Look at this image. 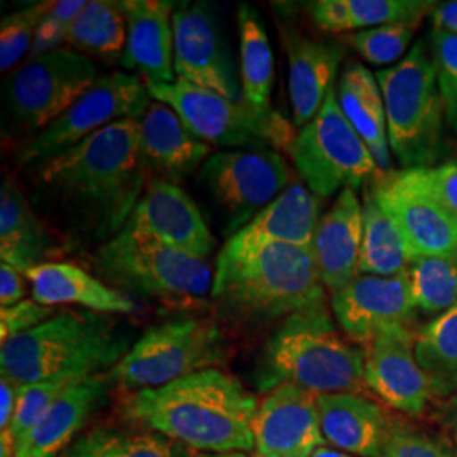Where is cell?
I'll return each mask as SVG.
<instances>
[{
	"label": "cell",
	"instance_id": "obj_50",
	"mask_svg": "<svg viewBox=\"0 0 457 457\" xmlns=\"http://www.w3.org/2000/svg\"><path fill=\"white\" fill-rule=\"evenodd\" d=\"M312 457H354L351 456V454H347V453H343V451H339V449H334V447H326V445H320Z\"/></svg>",
	"mask_w": 457,
	"mask_h": 457
},
{
	"label": "cell",
	"instance_id": "obj_23",
	"mask_svg": "<svg viewBox=\"0 0 457 457\" xmlns=\"http://www.w3.org/2000/svg\"><path fill=\"white\" fill-rule=\"evenodd\" d=\"M362 204L354 188H344L319 220L311 249L328 292L343 290L360 277Z\"/></svg>",
	"mask_w": 457,
	"mask_h": 457
},
{
	"label": "cell",
	"instance_id": "obj_39",
	"mask_svg": "<svg viewBox=\"0 0 457 457\" xmlns=\"http://www.w3.org/2000/svg\"><path fill=\"white\" fill-rule=\"evenodd\" d=\"M430 41L445 119L453 131L457 132V34L434 28Z\"/></svg>",
	"mask_w": 457,
	"mask_h": 457
},
{
	"label": "cell",
	"instance_id": "obj_44",
	"mask_svg": "<svg viewBox=\"0 0 457 457\" xmlns=\"http://www.w3.org/2000/svg\"><path fill=\"white\" fill-rule=\"evenodd\" d=\"M124 457H181L177 442L154 430L124 434Z\"/></svg>",
	"mask_w": 457,
	"mask_h": 457
},
{
	"label": "cell",
	"instance_id": "obj_37",
	"mask_svg": "<svg viewBox=\"0 0 457 457\" xmlns=\"http://www.w3.org/2000/svg\"><path fill=\"white\" fill-rule=\"evenodd\" d=\"M87 378V376H83ZM80 376H54L19 388L16 415L11 425V434L16 442V449L29 436L36 424L45 417L51 405L77 381Z\"/></svg>",
	"mask_w": 457,
	"mask_h": 457
},
{
	"label": "cell",
	"instance_id": "obj_13",
	"mask_svg": "<svg viewBox=\"0 0 457 457\" xmlns=\"http://www.w3.org/2000/svg\"><path fill=\"white\" fill-rule=\"evenodd\" d=\"M364 188L402 232L413 258L457 262V217L437 195L427 168L379 171Z\"/></svg>",
	"mask_w": 457,
	"mask_h": 457
},
{
	"label": "cell",
	"instance_id": "obj_25",
	"mask_svg": "<svg viewBox=\"0 0 457 457\" xmlns=\"http://www.w3.org/2000/svg\"><path fill=\"white\" fill-rule=\"evenodd\" d=\"M112 385L111 373L87 376L73 383L19 445L17 457L62 456L92 415L105 405Z\"/></svg>",
	"mask_w": 457,
	"mask_h": 457
},
{
	"label": "cell",
	"instance_id": "obj_31",
	"mask_svg": "<svg viewBox=\"0 0 457 457\" xmlns=\"http://www.w3.org/2000/svg\"><path fill=\"white\" fill-rule=\"evenodd\" d=\"M241 51V94L249 107L270 112L275 83V56L262 17L253 5L243 4L237 12Z\"/></svg>",
	"mask_w": 457,
	"mask_h": 457
},
{
	"label": "cell",
	"instance_id": "obj_15",
	"mask_svg": "<svg viewBox=\"0 0 457 457\" xmlns=\"http://www.w3.org/2000/svg\"><path fill=\"white\" fill-rule=\"evenodd\" d=\"M173 66L179 80L243 100L228 48L211 7L204 4H180L173 12Z\"/></svg>",
	"mask_w": 457,
	"mask_h": 457
},
{
	"label": "cell",
	"instance_id": "obj_6",
	"mask_svg": "<svg viewBox=\"0 0 457 457\" xmlns=\"http://www.w3.org/2000/svg\"><path fill=\"white\" fill-rule=\"evenodd\" d=\"M388 126V141L402 170L432 168L442 154L445 109L432 53L424 39L407 56L376 73Z\"/></svg>",
	"mask_w": 457,
	"mask_h": 457
},
{
	"label": "cell",
	"instance_id": "obj_41",
	"mask_svg": "<svg viewBox=\"0 0 457 457\" xmlns=\"http://www.w3.org/2000/svg\"><path fill=\"white\" fill-rule=\"evenodd\" d=\"M379 457H457L439 442L403 427H393Z\"/></svg>",
	"mask_w": 457,
	"mask_h": 457
},
{
	"label": "cell",
	"instance_id": "obj_29",
	"mask_svg": "<svg viewBox=\"0 0 457 457\" xmlns=\"http://www.w3.org/2000/svg\"><path fill=\"white\" fill-rule=\"evenodd\" d=\"M339 107L375 156L381 171H392V147L388 141L385 100L370 68L351 62L344 66L336 88Z\"/></svg>",
	"mask_w": 457,
	"mask_h": 457
},
{
	"label": "cell",
	"instance_id": "obj_40",
	"mask_svg": "<svg viewBox=\"0 0 457 457\" xmlns=\"http://www.w3.org/2000/svg\"><path fill=\"white\" fill-rule=\"evenodd\" d=\"M87 5V0H58L53 2L48 14L41 21L36 36H34L33 46L28 54V60H34L39 56H45L53 51H58L60 46L66 43L68 31L73 24V21L82 12Z\"/></svg>",
	"mask_w": 457,
	"mask_h": 457
},
{
	"label": "cell",
	"instance_id": "obj_11",
	"mask_svg": "<svg viewBox=\"0 0 457 457\" xmlns=\"http://www.w3.org/2000/svg\"><path fill=\"white\" fill-rule=\"evenodd\" d=\"M149 98L146 83L136 75L119 71L102 75L65 114L19 149L17 166L29 171L114 122L139 120L151 104Z\"/></svg>",
	"mask_w": 457,
	"mask_h": 457
},
{
	"label": "cell",
	"instance_id": "obj_35",
	"mask_svg": "<svg viewBox=\"0 0 457 457\" xmlns=\"http://www.w3.org/2000/svg\"><path fill=\"white\" fill-rule=\"evenodd\" d=\"M407 279L415 311L441 315L457 305V262L436 256L415 258Z\"/></svg>",
	"mask_w": 457,
	"mask_h": 457
},
{
	"label": "cell",
	"instance_id": "obj_19",
	"mask_svg": "<svg viewBox=\"0 0 457 457\" xmlns=\"http://www.w3.org/2000/svg\"><path fill=\"white\" fill-rule=\"evenodd\" d=\"M126 228L205 262L215 245L194 198L179 185L156 179L147 183Z\"/></svg>",
	"mask_w": 457,
	"mask_h": 457
},
{
	"label": "cell",
	"instance_id": "obj_28",
	"mask_svg": "<svg viewBox=\"0 0 457 457\" xmlns=\"http://www.w3.org/2000/svg\"><path fill=\"white\" fill-rule=\"evenodd\" d=\"M24 277L31 283L34 302L46 307L79 305L85 311L107 315L136 311V302L129 295L115 290L71 262H45L26 271Z\"/></svg>",
	"mask_w": 457,
	"mask_h": 457
},
{
	"label": "cell",
	"instance_id": "obj_24",
	"mask_svg": "<svg viewBox=\"0 0 457 457\" xmlns=\"http://www.w3.org/2000/svg\"><path fill=\"white\" fill-rule=\"evenodd\" d=\"M68 251L65 241L46 226L12 175L0 185V258L22 275Z\"/></svg>",
	"mask_w": 457,
	"mask_h": 457
},
{
	"label": "cell",
	"instance_id": "obj_26",
	"mask_svg": "<svg viewBox=\"0 0 457 457\" xmlns=\"http://www.w3.org/2000/svg\"><path fill=\"white\" fill-rule=\"evenodd\" d=\"M120 7L128 24V41L120 63L129 70H137L145 82H175V4L168 0H124Z\"/></svg>",
	"mask_w": 457,
	"mask_h": 457
},
{
	"label": "cell",
	"instance_id": "obj_47",
	"mask_svg": "<svg viewBox=\"0 0 457 457\" xmlns=\"http://www.w3.org/2000/svg\"><path fill=\"white\" fill-rule=\"evenodd\" d=\"M19 388L11 379L0 376V430L11 428L16 415Z\"/></svg>",
	"mask_w": 457,
	"mask_h": 457
},
{
	"label": "cell",
	"instance_id": "obj_32",
	"mask_svg": "<svg viewBox=\"0 0 457 457\" xmlns=\"http://www.w3.org/2000/svg\"><path fill=\"white\" fill-rule=\"evenodd\" d=\"M413 254L392 219L379 209L373 195L362 192L361 275L398 277L407 273Z\"/></svg>",
	"mask_w": 457,
	"mask_h": 457
},
{
	"label": "cell",
	"instance_id": "obj_17",
	"mask_svg": "<svg viewBox=\"0 0 457 457\" xmlns=\"http://www.w3.org/2000/svg\"><path fill=\"white\" fill-rule=\"evenodd\" d=\"M330 307L345 337L362 347L390 327L410 326L415 312L407 273L360 275L332 294Z\"/></svg>",
	"mask_w": 457,
	"mask_h": 457
},
{
	"label": "cell",
	"instance_id": "obj_30",
	"mask_svg": "<svg viewBox=\"0 0 457 457\" xmlns=\"http://www.w3.org/2000/svg\"><path fill=\"white\" fill-rule=\"evenodd\" d=\"M437 5L427 0H317L309 4V12L322 31L347 33L393 22L420 24Z\"/></svg>",
	"mask_w": 457,
	"mask_h": 457
},
{
	"label": "cell",
	"instance_id": "obj_33",
	"mask_svg": "<svg viewBox=\"0 0 457 457\" xmlns=\"http://www.w3.org/2000/svg\"><path fill=\"white\" fill-rule=\"evenodd\" d=\"M415 358L432 395L449 398L457 390V305L417 332Z\"/></svg>",
	"mask_w": 457,
	"mask_h": 457
},
{
	"label": "cell",
	"instance_id": "obj_38",
	"mask_svg": "<svg viewBox=\"0 0 457 457\" xmlns=\"http://www.w3.org/2000/svg\"><path fill=\"white\" fill-rule=\"evenodd\" d=\"M53 2H36L2 19L0 24V71L7 73L29 54L34 36Z\"/></svg>",
	"mask_w": 457,
	"mask_h": 457
},
{
	"label": "cell",
	"instance_id": "obj_49",
	"mask_svg": "<svg viewBox=\"0 0 457 457\" xmlns=\"http://www.w3.org/2000/svg\"><path fill=\"white\" fill-rule=\"evenodd\" d=\"M436 29L457 34V0L439 4L432 12Z\"/></svg>",
	"mask_w": 457,
	"mask_h": 457
},
{
	"label": "cell",
	"instance_id": "obj_22",
	"mask_svg": "<svg viewBox=\"0 0 457 457\" xmlns=\"http://www.w3.org/2000/svg\"><path fill=\"white\" fill-rule=\"evenodd\" d=\"M288 60V92L295 128H305L322 109L345 56L343 43L312 39L290 28H281Z\"/></svg>",
	"mask_w": 457,
	"mask_h": 457
},
{
	"label": "cell",
	"instance_id": "obj_27",
	"mask_svg": "<svg viewBox=\"0 0 457 457\" xmlns=\"http://www.w3.org/2000/svg\"><path fill=\"white\" fill-rule=\"evenodd\" d=\"M317 409L324 441L334 449L351 456H381L393 427L379 403L361 393H320Z\"/></svg>",
	"mask_w": 457,
	"mask_h": 457
},
{
	"label": "cell",
	"instance_id": "obj_4",
	"mask_svg": "<svg viewBox=\"0 0 457 457\" xmlns=\"http://www.w3.org/2000/svg\"><path fill=\"white\" fill-rule=\"evenodd\" d=\"M134 334L97 312L54 313L0 347V373L17 386L54 376H92L112 370L131 351Z\"/></svg>",
	"mask_w": 457,
	"mask_h": 457
},
{
	"label": "cell",
	"instance_id": "obj_46",
	"mask_svg": "<svg viewBox=\"0 0 457 457\" xmlns=\"http://www.w3.org/2000/svg\"><path fill=\"white\" fill-rule=\"evenodd\" d=\"M24 275L7 262L0 264V305L2 309L12 307L26 296Z\"/></svg>",
	"mask_w": 457,
	"mask_h": 457
},
{
	"label": "cell",
	"instance_id": "obj_16",
	"mask_svg": "<svg viewBox=\"0 0 457 457\" xmlns=\"http://www.w3.org/2000/svg\"><path fill=\"white\" fill-rule=\"evenodd\" d=\"M415 339L411 326L390 327L362 347L366 388L388 407L409 415L424 413L434 396L415 358Z\"/></svg>",
	"mask_w": 457,
	"mask_h": 457
},
{
	"label": "cell",
	"instance_id": "obj_20",
	"mask_svg": "<svg viewBox=\"0 0 457 457\" xmlns=\"http://www.w3.org/2000/svg\"><path fill=\"white\" fill-rule=\"evenodd\" d=\"M319 220V198L307 187L292 183L245 228L228 237L215 264L241 262L270 245L311 247Z\"/></svg>",
	"mask_w": 457,
	"mask_h": 457
},
{
	"label": "cell",
	"instance_id": "obj_42",
	"mask_svg": "<svg viewBox=\"0 0 457 457\" xmlns=\"http://www.w3.org/2000/svg\"><path fill=\"white\" fill-rule=\"evenodd\" d=\"M53 315V307L41 305L34 300H22L12 307L0 309V339L5 343L34 327L41 326Z\"/></svg>",
	"mask_w": 457,
	"mask_h": 457
},
{
	"label": "cell",
	"instance_id": "obj_51",
	"mask_svg": "<svg viewBox=\"0 0 457 457\" xmlns=\"http://www.w3.org/2000/svg\"><path fill=\"white\" fill-rule=\"evenodd\" d=\"M190 457H256V456H249L247 453H243V451H232V453H200V454H195V456Z\"/></svg>",
	"mask_w": 457,
	"mask_h": 457
},
{
	"label": "cell",
	"instance_id": "obj_14",
	"mask_svg": "<svg viewBox=\"0 0 457 457\" xmlns=\"http://www.w3.org/2000/svg\"><path fill=\"white\" fill-rule=\"evenodd\" d=\"M198 181L226 215L232 237L275 202L292 183L290 168L275 149H224L198 170Z\"/></svg>",
	"mask_w": 457,
	"mask_h": 457
},
{
	"label": "cell",
	"instance_id": "obj_1",
	"mask_svg": "<svg viewBox=\"0 0 457 457\" xmlns=\"http://www.w3.org/2000/svg\"><path fill=\"white\" fill-rule=\"evenodd\" d=\"M33 207L68 249L105 245L126 228L149 175L139 120L124 119L29 170Z\"/></svg>",
	"mask_w": 457,
	"mask_h": 457
},
{
	"label": "cell",
	"instance_id": "obj_12",
	"mask_svg": "<svg viewBox=\"0 0 457 457\" xmlns=\"http://www.w3.org/2000/svg\"><path fill=\"white\" fill-rule=\"evenodd\" d=\"M98 79L97 65L88 56L58 49L17 68L2 85L4 105L19 128L41 132Z\"/></svg>",
	"mask_w": 457,
	"mask_h": 457
},
{
	"label": "cell",
	"instance_id": "obj_21",
	"mask_svg": "<svg viewBox=\"0 0 457 457\" xmlns=\"http://www.w3.org/2000/svg\"><path fill=\"white\" fill-rule=\"evenodd\" d=\"M212 146L190 131L180 115L162 102H151L139 119V156L147 175L179 183L211 158Z\"/></svg>",
	"mask_w": 457,
	"mask_h": 457
},
{
	"label": "cell",
	"instance_id": "obj_8",
	"mask_svg": "<svg viewBox=\"0 0 457 457\" xmlns=\"http://www.w3.org/2000/svg\"><path fill=\"white\" fill-rule=\"evenodd\" d=\"M228 358V337L215 320L175 317L146 328L109 373L120 390L137 393L220 368Z\"/></svg>",
	"mask_w": 457,
	"mask_h": 457
},
{
	"label": "cell",
	"instance_id": "obj_9",
	"mask_svg": "<svg viewBox=\"0 0 457 457\" xmlns=\"http://www.w3.org/2000/svg\"><path fill=\"white\" fill-rule=\"evenodd\" d=\"M146 83L151 98L171 107L183 124L211 146L288 151L294 126L277 111L260 112L245 102L228 100L185 80Z\"/></svg>",
	"mask_w": 457,
	"mask_h": 457
},
{
	"label": "cell",
	"instance_id": "obj_5",
	"mask_svg": "<svg viewBox=\"0 0 457 457\" xmlns=\"http://www.w3.org/2000/svg\"><path fill=\"white\" fill-rule=\"evenodd\" d=\"M324 290L311 247L277 245L215 264L211 296L230 322L256 327L326 302Z\"/></svg>",
	"mask_w": 457,
	"mask_h": 457
},
{
	"label": "cell",
	"instance_id": "obj_43",
	"mask_svg": "<svg viewBox=\"0 0 457 457\" xmlns=\"http://www.w3.org/2000/svg\"><path fill=\"white\" fill-rule=\"evenodd\" d=\"M60 457H124V434L98 427L83 434Z\"/></svg>",
	"mask_w": 457,
	"mask_h": 457
},
{
	"label": "cell",
	"instance_id": "obj_34",
	"mask_svg": "<svg viewBox=\"0 0 457 457\" xmlns=\"http://www.w3.org/2000/svg\"><path fill=\"white\" fill-rule=\"evenodd\" d=\"M128 41V24L120 2L90 0L73 21L66 43L79 53L105 62L122 60Z\"/></svg>",
	"mask_w": 457,
	"mask_h": 457
},
{
	"label": "cell",
	"instance_id": "obj_3",
	"mask_svg": "<svg viewBox=\"0 0 457 457\" xmlns=\"http://www.w3.org/2000/svg\"><path fill=\"white\" fill-rule=\"evenodd\" d=\"M254 383L264 393L281 385L317 395L364 392V349L345 341L320 302L279 320L262 344Z\"/></svg>",
	"mask_w": 457,
	"mask_h": 457
},
{
	"label": "cell",
	"instance_id": "obj_7",
	"mask_svg": "<svg viewBox=\"0 0 457 457\" xmlns=\"http://www.w3.org/2000/svg\"><path fill=\"white\" fill-rule=\"evenodd\" d=\"M92 266L115 290L164 303H196L212 295L215 270L209 262L126 228L98 245Z\"/></svg>",
	"mask_w": 457,
	"mask_h": 457
},
{
	"label": "cell",
	"instance_id": "obj_2",
	"mask_svg": "<svg viewBox=\"0 0 457 457\" xmlns=\"http://www.w3.org/2000/svg\"><path fill=\"white\" fill-rule=\"evenodd\" d=\"M258 396L220 368L132 393L128 417L195 453L254 451Z\"/></svg>",
	"mask_w": 457,
	"mask_h": 457
},
{
	"label": "cell",
	"instance_id": "obj_18",
	"mask_svg": "<svg viewBox=\"0 0 457 457\" xmlns=\"http://www.w3.org/2000/svg\"><path fill=\"white\" fill-rule=\"evenodd\" d=\"M256 457H312L322 445L317 393L281 385L266 393L253 420Z\"/></svg>",
	"mask_w": 457,
	"mask_h": 457
},
{
	"label": "cell",
	"instance_id": "obj_45",
	"mask_svg": "<svg viewBox=\"0 0 457 457\" xmlns=\"http://www.w3.org/2000/svg\"><path fill=\"white\" fill-rule=\"evenodd\" d=\"M427 171L437 195L457 217V158L427 168Z\"/></svg>",
	"mask_w": 457,
	"mask_h": 457
},
{
	"label": "cell",
	"instance_id": "obj_36",
	"mask_svg": "<svg viewBox=\"0 0 457 457\" xmlns=\"http://www.w3.org/2000/svg\"><path fill=\"white\" fill-rule=\"evenodd\" d=\"M419 24L393 22L349 34L347 41L361 56L375 66H392L405 58Z\"/></svg>",
	"mask_w": 457,
	"mask_h": 457
},
{
	"label": "cell",
	"instance_id": "obj_48",
	"mask_svg": "<svg viewBox=\"0 0 457 457\" xmlns=\"http://www.w3.org/2000/svg\"><path fill=\"white\" fill-rule=\"evenodd\" d=\"M436 419L451 445L457 451V395L442 400L439 409L436 411Z\"/></svg>",
	"mask_w": 457,
	"mask_h": 457
},
{
	"label": "cell",
	"instance_id": "obj_10",
	"mask_svg": "<svg viewBox=\"0 0 457 457\" xmlns=\"http://www.w3.org/2000/svg\"><path fill=\"white\" fill-rule=\"evenodd\" d=\"M288 154L298 177L315 196L358 190L379 173L375 156L343 114L336 88L319 114L296 132Z\"/></svg>",
	"mask_w": 457,
	"mask_h": 457
}]
</instances>
